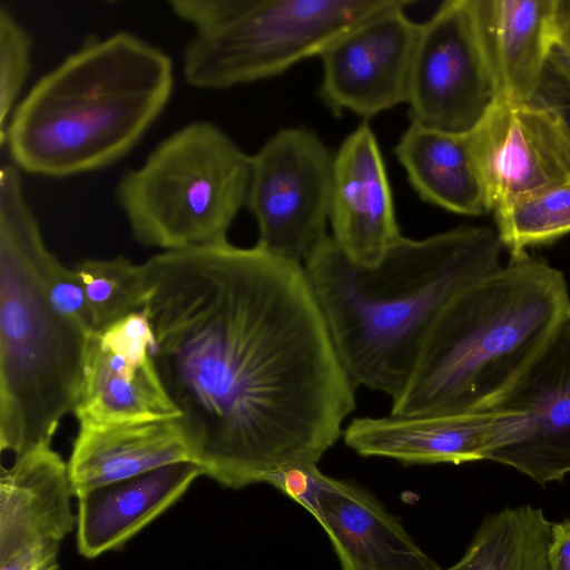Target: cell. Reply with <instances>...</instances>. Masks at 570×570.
<instances>
[{"instance_id": "1", "label": "cell", "mask_w": 570, "mask_h": 570, "mask_svg": "<svg viewBox=\"0 0 570 570\" xmlns=\"http://www.w3.org/2000/svg\"><path fill=\"white\" fill-rule=\"evenodd\" d=\"M154 357L190 460L230 489L318 463L355 411L303 264L228 240L141 263Z\"/></svg>"}, {"instance_id": "2", "label": "cell", "mask_w": 570, "mask_h": 570, "mask_svg": "<svg viewBox=\"0 0 570 570\" xmlns=\"http://www.w3.org/2000/svg\"><path fill=\"white\" fill-rule=\"evenodd\" d=\"M503 247L497 229L461 226L423 239L402 236L364 266L328 236L303 266L355 389L396 397L440 314L501 266Z\"/></svg>"}, {"instance_id": "3", "label": "cell", "mask_w": 570, "mask_h": 570, "mask_svg": "<svg viewBox=\"0 0 570 570\" xmlns=\"http://www.w3.org/2000/svg\"><path fill=\"white\" fill-rule=\"evenodd\" d=\"M171 59L127 32L88 39L19 101L1 146L19 169L68 177L124 157L167 106Z\"/></svg>"}, {"instance_id": "4", "label": "cell", "mask_w": 570, "mask_h": 570, "mask_svg": "<svg viewBox=\"0 0 570 570\" xmlns=\"http://www.w3.org/2000/svg\"><path fill=\"white\" fill-rule=\"evenodd\" d=\"M569 309L561 271L528 254L511 257L443 309L390 414L485 410Z\"/></svg>"}, {"instance_id": "5", "label": "cell", "mask_w": 570, "mask_h": 570, "mask_svg": "<svg viewBox=\"0 0 570 570\" xmlns=\"http://www.w3.org/2000/svg\"><path fill=\"white\" fill-rule=\"evenodd\" d=\"M52 254L13 164L0 170V448L51 445L73 412L92 333L60 314L45 281Z\"/></svg>"}, {"instance_id": "6", "label": "cell", "mask_w": 570, "mask_h": 570, "mask_svg": "<svg viewBox=\"0 0 570 570\" xmlns=\"http://www.w3.org/2000/svg\"><path fill=\"white\" fill-rule=\"evenodd\" d=\"M250 156L218 126L190 122L127 170L116 200L134 238L161 252L226 242L246 205Z\"/></svg>"}, {"instance_id": "7", "label": "cell", "mask_w": 570, "mask_h": 570, "mask_svg": "<svg viewBox=\"0 0 570 570\" xmlns=\"http://www.w3.org/2000/svg\"><path fill=\"white\" fill-rule=\"evenodd\" d=\"M393 0H171L194 35L183 56L187 83L223 90L278 76L320 56L343 31Z\"/></svg>"}, {"instance_id": "8", "label": "cell", "mask_w": 570, "mask_h": 570, "mask_svg": "<svg viewBox=\"0 0 570 570\" xmlns=\"http://www.w3.org/2000/svg\"><path fill=\"white\" fill-rule=\"evenodd\" d=\"M485 410L494 414L485 460L541 485L570 473V309Z\"/></svg>"}, {"instance_id": "9", "label": "cell", "mask_w": 570, "mask_h": 570, "mask_svg": "<svg viewBox=\"0 0 570 570\" xmlns=\"http://www.w3.org/2000/svg\"><path fill=\"white\" fill-rule=\"evenodd\" d=\"M333 158L303 127L277 131L250 156L246 206L257 223V246L304 264L330 236Z\"/></svg>"}, {"instance_id": "10", "label": "cell", "mask_w": 570, "mask_h": 570, "mask_svg": "<svg viewBox=\"0 0 570 570\" xmlns=\"http://www.w3.org/2000/svg\"><path fill=\"white\" fill-rule=\"evenodd\" d=\"M498 102L473 0L444 1L420 24L407 101L411 122L465 134Z\"/></svg>"}, {"instance_id": "11", "label": "cell", "mask_w": 570, "mask_h": 570, "mask_svg": "<svg viewBox=\"0 0 570 570\" xmlns=\"http://www.w3.org/2000/svg\"><path fill=\"white\" fill-rule=\"evenodd\" d=\"M394 0L338 35L320 55V94L333 110L371 118L407 101L420 24Z\"/></svg>"}, {"instance_id": "12", "label": "cell", "mask_w": 570, "mask_h": 570, "mask_svg": "<svg viewBox=\"0 0 570 570\" xmlns=\"http://www.w3.org/2000/svg\"><path fill=\"white\" fill-rule=\"evenodd\" d=\"M154 346L153 328L142 309L94 332L73 410L78 422L179 417L160 380Z\"/></svg>"}, {"instance_id": "13", "label": "cell", "mask_w": 570, "mask_h": 570, "mask_svg": "<svg viewBox=\"0 0 570 570\" xmlns=\"http://www.w3.org/2000/svg\"><path fill=\"white\" fill-rule=\"evenodd\" d=\"M68 463L51 449L16 456L0 473V570H58L59 544L77 522Z\"/></svg>"}, {"instance_id": "14", "label": "cell", "mask_w": 570, "mask_h": 570, "mask_svg": "<svg viewBox=\"0 0 570 570\" xmlns=\"http://www.w3.org/2000/svg\"><path fill=\"white\" fill-rule=\"evenodd\" d=\"M470 135L490 212L570 180L556 120L534 100L498 101Z\"/></svg>"}, {"instance_id": "15", "label": "cell", "mask_w": 570, "mask_h": 570, "mask_svg": "<svg viewBox=\"0 0 570 570\" xmlns=\"http://www.w3.org/2000/svg\"><path fill=\"white\" fill-rule=\"evenodd\" d=\"M331 238L352 262L370 266L403 236L376 137L366 124L342 142L333 158Z\"/></svg>"}, {"instance_id": "16", "label": "cell", "mask_w": 570, "mask_h": 570, "mask_svg": "<svg viewBox=\"0 0 570 570\" xmlns=\"http://www.w3.org/2000/svg\"><path fill=\"white\" fill-rule=\"evenodd\" d=\"M340 570H443L368 490L324 474L311 513Z\"/></svg>"}, {"instance_id": "17", "label": "cell", "mask_w": 570, "mask_h": 570, "mask_svg": "<svg viewBox=\"0 0 570 570\" xmlns=\"http://www.w3.org/2000/svg\"><path fill=\"white\" fill-rule=\"evenodd\" d=\"M489 410L426 415L363 416L343 431L345 444L365 458H385L405 465L461 464L485 460L493 441Z\"/></svg>"}, {"instance_id": "18", "label": "cell", "mask_w": 570, "mask_h": 570, "mask_svg": "<svg viewBox=\"0 0 570 570\" xmlns=\"http://www.w3.org/2000/svg\"><path fill=\"white\" fill-rule=\"evenodd\" d=\"M203 474L196 462L181 461L77 495L79 553L94 559L120 548L177 502Z\"/></svg>"}, {"instance_id": "19", "label": "cell", "mask_w": 570, "mask_h": 570, "mask_svg": "<svg viewBox=\"0 0 570 570\" xmlns=\"http://www.w3.org/2000/svg\"><path fill=\"white\" fill-rule=\"evenodd\" d=\"M498 101L534 96L554 40L556 0H473Z\"/></svg>"}, {"instance_id": "20", "label": "cell", "mask_w": 570, "mask_h": 570, "mask_svg": "<svg viewBox=\"0 0 570 570\" xmlns=\"http://www.w3.org/2000/svg\"><path fill=\"white\" fill-rule=\"evenodd\" d=\"M68 471L73 494L191 461L176 419L78 422Z\"/></svg>"}, {"instance_id": "21", "label": "cell", "mask_w": 570, "mask_h": 570, "mask_svg": "<svg viewBox=\"0 0 570 570\" xmlns=\"http://www.w3.org/2000/svg\"><path fill=\"white\" fill-rule=\"evenodd\" d=\"M395 155L423 200L460 215L490 212L470 132H448L411 122Z\"/></svg>"}, {"instance_id": "22", "label": "cell", "mask_w": 570, "mask_h": 570, "mask_svg": "<svg viewBox=\"0 0 570 570\" xmlns=\"http://www.w3.org/2000/svg\"><path fill=\"white\" fill-rule=\"evenodd\" d=\"M551 528L540 508H504L484 518L462 558L443 570H549Z\"/></svg>"}, {"instance_id": "23", "label": "cell", "mask_w": 570, "mask_h": 570, "mask_svg": "<svg viewBox=\"0 0 570 570\" xmlns=\"http://www.w3.org/2000/svg\"><path fill=\"white\" fill-rule=\"evenodd\" d=\"M497 232L511 257L570 233V180L523 196L494 212Z\"/></svg>"}, {"instance_id": "24", "label": "cell", "mask_w": 570, "mask_h": 570, "mask_svg": "<svg viewBox=\"0 0 570 570\" xmlns=\"http://www.w3.org/2000/svg\"><path fill=\"white\" fill-rule=\"evenodd\" d=\"M75 268L85 288L95 332L141 311V264L118 256L86 259Z\"/></svg>"}, {"instance_id": "25", "label": "cell", "mask_w": 570, "mask_h": 570, "mask_svg": "<svg viewBox=\"0 0 570 570\" xmlns=\"http://www.w3.org/2000/svg\"><path fill=\"white\" fill-rule=\"evenodd\" d=\"M32 40L7 7L0 8V144L31 69Z\"/></svg>"}, {"instance_id": "26", "label": "cell", "mask_w": 570, "mask_h": 570, "mask_svg": "<svg viewBox=\"0 0 570 570\" xmlns=\"http://www.w3.org/2000/svg\"><path fill=\"white\" fill-rule=\"evenodd\" d=\"M45 281L53 307L65 317L94 333L85 288L76 268L67 267L52 253L47 262Z\"/></svg>"}, {"instance_id": "27", "label": "cell", "mask_w": 570, "mask_h": 570, "mask_svg": "<svg viewBox=\"0 0 570 570\" xmlns=\"http://www.w3.org/2000/svg\"><path fill=\"white\" fill-rule=\"evenodd\" d=\"M531 100L552 114L570 161V69L552 57L551 52Z\"/></svg>"}, {"instance_id": "28", "label": "cell", "mask_w": 570, "mask_h": 570, "mask_svg": "<svg viewBox=\"0 0 570 570\" xmlns=\"http://www.w3.org/2000/svg\"><path fill=\"white\" fill-rule=\"evenodd\" d=\"M323 478L324 473L317 463L293 462L276 469L265 483L312 513Z\"/></svg>"}, {"instance_id": "29", "label": "cell", "mask_w": 570, "mask_h": 570, "mask_svg": "<svg viewBox=\"0 0 570 570\" xmlns=\"http://www.w3.org/2000/svg\"><path fill=\"white\" fill-rule=\"evenodd\" d=\"M551 56L570 69V0H556Z\"/></svg>"}, {"instance_id": "30", "label": "cell", "mask_w": 570, "mask_h": 570, "mask_svg": "<svg viewBox=\"0 0 570 570\" xmlns=\"http://www.w3.org/2000/svg\"><path fill=\"white\" fill-rule=\"evenodd\" d=\"M549 570H570V518L552 523Z\"/></svg>"}]
</instances>
